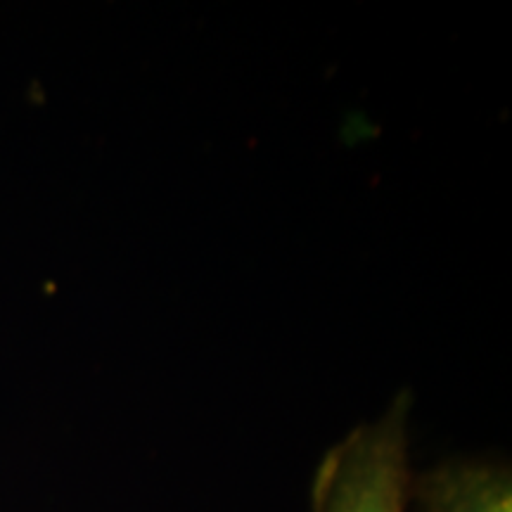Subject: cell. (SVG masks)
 Here are the masks:
<instances>
[{"instance_id":"1","label":"cell","mask_w":512,"mask_h":512,"mask_svg":"<svg viewBox=\"0 0 512 512\" xmlns=\"http://www.w3.org/2000/svg\"><path fill=\"white\" fill-rule=\"evenodd\" d=\"M411 394L401 392L382 418L358 425L328 448L311 484V512H406Z\"/></svg>"},{"instance_id":"2","label":"cell","mask_w":512,"mask_h":512,"mask_svg":"<svg viewBox=\"0 0 512 512\" xmlns=\"http://www.w3.org/2000/svg\"><path fill=\"white\" fill-rule=\"evenodd\" d=\"M418 512H512L510 467L491 460H448L413 477Z\"/></svg>"}]
</instances>
